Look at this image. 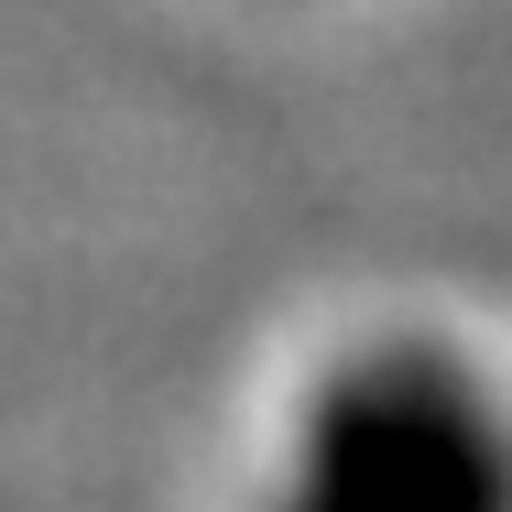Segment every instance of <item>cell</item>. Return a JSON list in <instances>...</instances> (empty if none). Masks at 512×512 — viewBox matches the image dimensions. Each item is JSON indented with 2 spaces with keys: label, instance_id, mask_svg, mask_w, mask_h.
Instances as JSON below:
<instances>
[{
  "label": "cell",
  "instance_id": "cell-1",
  "mask_svg": "<svg viewBox=\"0 0 512 512\" xmlns=\"http://www.w3.org/2000/svg\"><path fill=\"white\" fill-rule=\"evenodd\" d=\"M273 512H512V414L458 349L371 338L306 393Z\"/></svg>",
  "mask_w": 512,
  "mask_h": 512
}]
</instances>
